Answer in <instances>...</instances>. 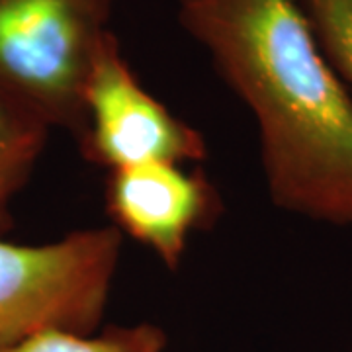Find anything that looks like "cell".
<instances>
[{"label": "cell", "mask_w": 352, "mask_h": 352, "mask_svg": "<svg viewBox=\"0 0 352 352\" xmlns=\"http://www.w3.org/2000/svg\"><path fill=\"white\" fill-rule=\"evenodd\" d=\"M180 28L251 113L272 206L352 229V98L302 0H175Z\"/></svg>", "instance_id": "cell-1"}, {"label": "cell", "mask_w": 352, "mask_h": 352, "mask_svg": "<svg viewBox=\"0 0 352 352\" xmlns=\"http://www.w3.org/2000/svg\"><path fill=\"white\" fill-rule=\"evenodd\" d=\"M116 0H0V100L78 135L90 76L116 41Z\"/></svg>", "instance_id": "cell-2"}, {"label": "cell", "mask_w": 352, "mask_h": 352, "mask_svg": "<svg viewBox=\"0 0 352 352\" xmlns=\"http://www.w3.org/2000/svg\"><path fill=\"white\" fill-rule=\"evenodd\" d=\"M122 247L110 223L39 245L0 237V351L45 331L100 329Z\"/></svg>", "instance_id": "cell-3"}, {"label": "cell", "mask_w": 352, "mask_h": 352, "mask_svg": "<svg viewBox=\"0 0 352 352\" xmlns=\"http://www.w3.org/2000/svg\"><path fill=\"white\" fill-rule=\"evenodd\" d=\"M80 155L102 170L151 163L198 164L208 155L206 138L141 82L116 39L90 76Z\"/></svg>", "instance_id": "cell-4"}, {"label": "cell", "mask_w": 352, "mask_h": 352, "mask_svg": "<svg viewBox=\"0 0 352 352\" xmlns=\"http://www.w3.org/2000/svg\"><path fill=\"white\" fill-rule=\"evenodd\" d=\"M104 210L124 239H133L176 270L192 237L219 215L221 198L194 164L151 163L108 170Z\"/></svg>", "instance_id": "cell-5"}, {"label": "cell", "mask_w": 352, "mask_h": 352, "mask_svg": "<svg viewBox=\"0 0 352 352\" xmlns=\"http://www.w3.org/2000/svg\"><path fill=\"white\" fill-rule=\"evenodd\" d=\"M50 131L38 120L0 100V231L10 221L8 208L28 184Z\"/></svg>", "instance_id": "cell-6"}, {"label": "cell", "mask_w": 352, "mask_h": 352, "mask_svg": "<svg viewBox=\"0 0 352 352\" xmlns=\"http://www.w3.org/2000/svg\"><path fill=\"white\" fill-rule=\"evenodd\" d=\"M163 327L143 321L131 325H108L92 333L45 331L0 352H164Z\"/></svg>", "instance_id": "cell-7"}, {"label": "cell", "mask_w": 352, "mask_h": 352, "mask_svg": "<svg viewBox=\"0 0 352 352\" xmlns=\"http://www.w3.org/2000/svg\"><path fill=\"white\" fill-rule=\"evenodd\" d=\"M329 63L352 98V0H302Z\"/></svg>", "instance_id": "cell-8"}, {"label": "cell", "mask_w": 352, "mask_h": 352, "mask_svg": "<svg viewBox=\"0 0 352 352\" xmlns=\"http://www.w3.org/2000/svg\"><path fill=\"white\" fill-rule=\"evenodd\" d=\"M346 352H352V340H351V344H349V351Z\"/></svg>", "instance_id": "cell-9"}]
</instances>
